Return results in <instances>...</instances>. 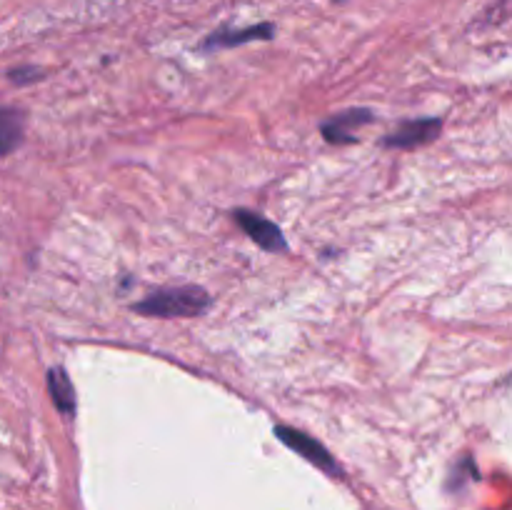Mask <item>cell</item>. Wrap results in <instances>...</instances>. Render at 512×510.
Listing matches in <instances>:
<instances>
[{"mask_svg":"<svg viewBox=\"0 0 512 510\" xmlns=\"http://www.w3.org/2000/svg\"><path fill=\"white\" fill-rule=\"evenodd\" d=\"M48 393L60 413L68 415V418L75 415V408H78V403H75V388L63 365H55V368L48 370Z\"/></svg>","mask_w":512,"mask_h":510,"instance_id":"7","label":"cell"},{"mask_svg":"<svg viewBox=\"0 0 512 510\" xmlns=\"http://www.w3.org/2000/svg\"><path fill=\"white\" fill-rule=\"evenodd\" d=\"M8 78L13 80L15 85H30V83H35V80L43 78V73H40L38 68H33V65H23V68L10 70Z\"/></svg>","mask_w":512,"mask_h":510,"instance_id":"9","label":"cell"},{"mask_svg":"<svg viewBox=\"0 0 512 510\" xmlns=\"http://www.w3.org/2000/svg\"><path fill=\"white\" fill-rule=\"evenodd\" d=\"M210 308L208 290L200 285H175L158 288L133 303V310L148 318H198Z\"/></svg>","mask_w":512,"mask_h":510,"instance_id":"1","label":"cell"},{"mask_svg":"<svg viewBox=\"0 0 512 510\" xmlns=\"http://www.w3.org/2000/svg\"><path fill=\"white\" fill-rule=\"evenodd\" d=\"M275 38V25L273 23H258L250 25V28H223L210 33L208 38L200 43V50L205 53H213V50H223V48H238V45L253 43V40H270Z\"/></svg>","mask_w":512,"mask_h":510,"instance_id":"6","label":"cell"},{"mask_svg":"<svg viewBox=\"0 0 512 510\" xmlns=\"http://www.w3.org/2000/svg\"><path fill=\"white\" fill-rule=\"evenodd\" d=\"M275 435H278L280 443H285L290 450H295V453L303 455L305 460L318 465L320 470H325V473L330 475H340V468L333 460V455H330L328 450H325V445L318 443L313 435L303 433V430L298 428H290V425H275Z\"/></svg>","mask_w":512,"mask_h":510,"instance_id":"2","label":"cell"},{"mask_svg":"<svg viewBox=\"0 0 512 510\" xmlns=\"http://www.w3.org/2000/svg\"><path fill=\"white\" fill-rule=\"evenodd\" d=\"M233 218L235 223L245 230V235H248L255 245L268 250V253H285V250H288V240H285L283 230H280L273 220L263 218L260 213H253V210L245 208L235 210Z\"/></svg>","mask_w":512,"mask_h":510,"instance_id":"3","label":"cell"},{"mask_svg":"<svg viewBox=\"0 0 512 510\" xmlns=\"http://www.w3.org/2000/svg\"><path fill=\"white\" fill-rule=\"evenodd\" d=\"M443 130V120L440 118H418L408 120V123L400 125L398 130L383 138L385 148H398V150H413L420 148L425 143H433L435 138Z\"/></svg>","mask_w":512,"mask_h":510,"instance_id":"4","label":"cell"},{"mask_svg":"<svg viewBox=\"0 0 512 510\" xmlns=\"http://www.w3.org/2000/svg\"><path fill=\"white\" fill-rule=\"evenodd\" d=\"M373 120H375L373 110H368V108L343 110V113H338V115H330V118L320 125V133H323V138L328 140V143L345 145V143H353V140H358V135L355 133H358L363 125L373 123Z\"/></svg>","mask_w":512,"mask_h":510,"instance_id":"5","label":"cell"},{"mask_svg":"<svg viewBox=\"0 0 512 510\" xmlns=\"http://www.w3.org/2000/svg\"><path fill=\"white\" fill-rule=\"evenodd\" d=\"M25 133V118L18 108L0 105V158L13 153Z\"/></svg>","mask_w":512,"mask_h":510,"instance_id":"8","label":"cell"},{"mask_svg":"<svg viewBox=\"0 0 512 510\" xmlns=\"http://www.w3.org/2000/svg\"><path fill=\"white\" fill-rule=\"evenodd\" d=\"M335 3H343V0H335Z\"/></svg>","mask_w":512,"mask_h":510,"instance_id":"10","label":"cell"}]
</instances>
